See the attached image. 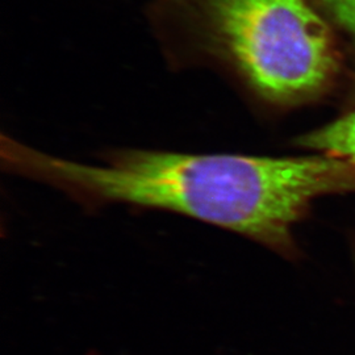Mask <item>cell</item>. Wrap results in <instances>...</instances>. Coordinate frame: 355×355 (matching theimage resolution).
I'll list each match as a JSON object with an SVG mask.
<instances>
[{
	"mask_svg": "<svg viewBox=\"0 0 355 355\" xmlns=\"http://www.w3.org/2000/svg\"><path fill=\"white\" fill-rule=\"evenodd\" d=\"M4 171L61 191L86 209L112 204L187 216L237 233L284 258L299 253L293 229L315 200L355 192V164L305 157L117 149L89 165L1 135Z\"/></svg>",
	"mask_w": 355,
	"mask_h": 355,
	"instance_id": "1",
	"label": "cell"
},
{
	"mask_svg": "<svg viewBox=\"0 0 355 355\" xmlns=\"http://www.w3.org/2000/svg\"><path fill=\"white\" fill-rule=\"evenodd\" d=\"M150 23L170 64L220 71L270 108L313 102L340 74L333 32L308 0H159Z\"/></svg>",
	"mask_w": 355,
	"mask_h": 355,
	"instance_id": "2",
	"label": "cell"
},
{
	"mask_svg": "<svg viewBox=\"0 0 355 355\" xmlns=\"http://www.w3.org/2000/svg\"><path fill=\"white\" fill-rule=\"evenodd\" d=\"M297 142L306 149L336 155L355 164V108L302 136Z\"/></svg>",
	"mask_w": 355,
	"mask_h": 355,
	"instance_id": "3",
	"label": "cell"
},
{
	"mask_svg": "<svg viewBox=\"0 0 355 355\" xmlns=\"http://www.w3.org/2000/svg\"><path fill=\"white\" fill-rule=\"evenodd\" d=\"M318 3L349 35L355 45V0H318Z\"/></svg>",
	"mask_w": 355,
	"mask_h": 355,
	"instance_id": "4",
	"label": "cell"
}]
</instances>
